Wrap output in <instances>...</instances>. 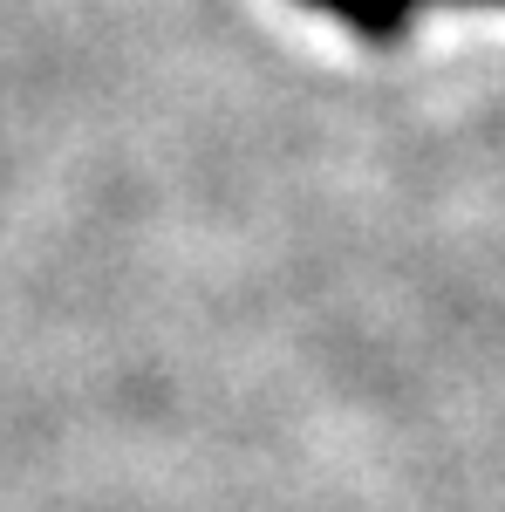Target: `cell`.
Returning a JSON list of instances; mask_svg holds the SVG:
<instances>
[{"label": "cell", "instance_id": "obj_1", "mask_svg": "<svg viewBox=\"0 0 505 512\" xmlns=\"http://www.w3.org/2000/svg\"><path fill=\"white\" fill-rule=\"evenodd\" d=\"M328 14H342L355 35H369V41H389L403 21H410V7L417 0H321Z\"/></svg>", "mask_w": 505, "mask_h": 512}]
</instances>
